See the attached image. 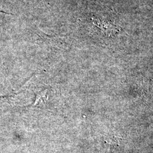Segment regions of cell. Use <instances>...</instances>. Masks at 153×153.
<instances>
[{"mask_svg": "<svg viewBox=\"0 0 153 153\" xmlns=\"http://www.w3.org/2000/svg\"><path fill=\"white\" fill-rule=\"evenodd\" d=\"M93 23L99 29L102 33H107L108 35H112L117 32V28L112 23L104 21H101L99 19H93Z\"/></svg>", "mask_w": 153, "mask_h": 153, "instance_id": "obj_1", "label": "cell"}]
</instances>
